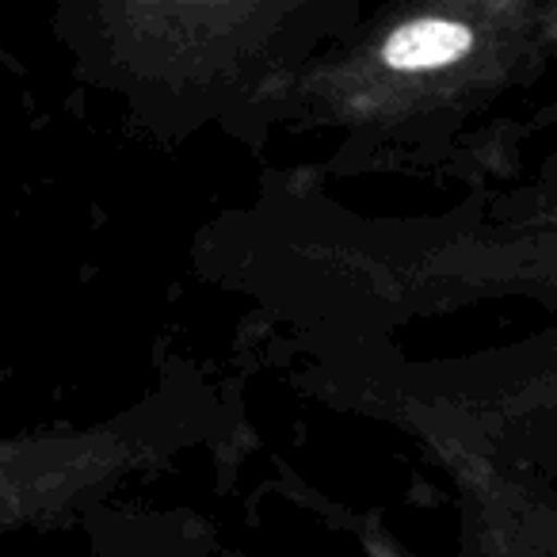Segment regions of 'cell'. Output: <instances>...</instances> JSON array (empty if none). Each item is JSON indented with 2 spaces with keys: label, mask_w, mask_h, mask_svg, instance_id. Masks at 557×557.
<instances>
[{
  "label": "cell",
  "mask_w": 557,
  "mask_h": 557,
  "mask_svg": "<svg viewBox=\"0 0 557 557\" xmlns=\"http://www.w3.org/2000/svg\"><path fill=\"white\" fill-rule=\"evenodd\" d=\"M195 271L318 359L485 302L557 313V210L470 195L443 214H356L313 169L263 172L248 207L195 237Z\"/></svg>",
  "instance_id": "1"
},
{
  "label": "cell",
  "mask_w": 557,
  "mask_h": 557,
  "mask_svg": "<svg viewBox=\"0 0 557 557\" xmlns=\"http://www.w3.org/2000/svg\"><path fill=\"white\" fill-rule=\"evenodd\" d=\"M554 62L557 0H389L290 81L275 126L336 134L321 180L443 169Z\"/></svg>",
  "instance_id": "2"
},
{
  "label": "cell",
  "mask_w": 557,
  "mask_h": 557,
  "mask_svg": "<svg viewBox=\"0 0 557 557\" xmlns=\"http://www.w3.org/2000/svg\"><path fill=\"white\" fill-rule=\"evenodd\" d=\"M367 0H65L50 16L77 85L131 131L184 146L218 131L260 157L287 85L367 16Z\"/></svg>",
  "instance_id": "3"
},
{
  "label": "cell",
  "mask_w": 557,
  "mask_h": 557,
  "mask_svg": "<svg viewBox=\"0 0 557 557\" xmlns=\"http://www.w3.org/2000/svg\"><path fill=\"white\" fill-rule=\"evenodd\" d=\"M325 401L412 432L500 473L557 485V325L462 359H412L401 344L310 359Z\"/></svg>",
  "instance_id": "4"
},
{
  "label": "cell",
  "mask_w": 557,
  "mask_h": 557,
  "mask_svg": "<svg viewBox=\"0 0 557 557\" xmlns=\"http://www.w3.org/2000/svg\"><path fill=\"white\" fill-rule=\"evenodd\" d=\"M225 397L191 363H172L161 386L96 428H39L0 450L4 531H58L92 519L103 496L138 470L225 428Z\"/></svg>",
  "instance_id": "5"
},
{
  "label": "cell",
  "mask_w": 557,
  "mask_h": 557,
  "mask_svg": "<svg viewBox=\"0 0 557 557\" xmlns=\"http://www.w3.org/2000/svg\"><path fill=\"white\" fill-rule=\"evenodd\" d=\"M462 500L466 557H557V485L500 473L455 450H435Z\"/></svg>",
  "instance_id": "6"
},
{
  "label": "cell",
  "mask_w": 557,
  "mask_h": 557,
  "mask_svg": "<svg viewBox=\"0 0 557 557\" xmlns=\"http://www.w3.org/2000/svg\"><path fill=\"white\" fill-rule=\"evenodd\" d=\"M88 523L100 557H214V527L195 511L100 508Z\"/></svg>",
  "instance_id": "7"
},
{
  "label": "cell",
  "mask_w": 557,
  "mask_h": 557,
  "mask_svg": "<svg viewBox=\"0 0 557 557\" xmlns=\"http://www.w3.org/2000/svg\"><path fill=\"white\" fill-rule=\"evenodd\" d=\"M516 199L531 202V207H542V210H557V153L546 157L539 180H534L527 191H516Z\"/></svg>",
  "instance_id": "8"
},
{
  "label": "cell",
  "mask_w": 557,
  "mask_h": 557,
  "mask_svg": "<svg viewBox=\"0 0 557 557\" xmlns=\"http://www.w3.org/2000/svg\"><path fill=\"white\" fill-rule=\"evenodd\" d=\"M546 119H557V103H554V108L546 111Z\"/></svg>",
  "instance_id": "9"
}]
</instances>
